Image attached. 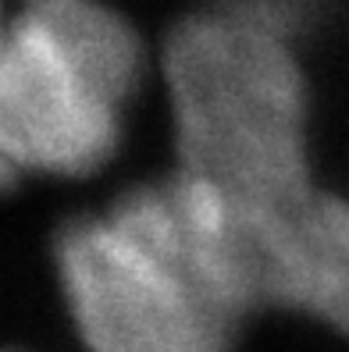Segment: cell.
Returning <instances> with one entry per match:
<instances>
[{
  "instance_id": "1",
  "label": "cell",
  "mask_w": 349,
  "mask_h": 352,
  "mask_svg": "<svg viewBox=\"0 0 349 352\" xmlns=\"http://www.w3.org/2000/svg\"><path fill=\"white\" fill-rule=\"evenodd\" d=\"M160 68L186 175L257 203L314 189L296 43L211 4L171 25Z\"/></svg>"
},
{
  "instance_id": "2",
  "label": "cell",
  "mask_w": 349,
  "mask_h": 352,
  "mask_svg": "<svg viewBox=\"0 0 349 352\" xmlns=\"http://www.w3.org/2000/svg\"><path fill=\"white\" fill-rule=\"evenodd\" d=\"M142 78L147 47L107 0H25L0 43V150L18 175H93Z\"/></svg>"
},
{
  "instance_id": "3",
  "label": "cell",
  "mask_w": 349,
  "mask_h": 352,
  "mask_svg": "<svg viewBox=\"0 0 349 352\" xmlns=\"http://www.w3.org/2000/svg\"><path fill=\"white\" fill-rule=\"evenodd\" d=\"M61 296L89 352H229L235 317L121 210L78 217L54 245Z\"/></svg>"
},
{
  "instance_id": "4",
  "label": "cell",
  "mask_w": 349,
  "mask_h": 352,
  "mask_svg": "<svg viewBox=\"0 0 349 352\" xmlns=\"http://www.w3.org/2000/svg\"><path fill=\"white\" fill-rule=\"evenodd\" d=\"M282 309L349 335V199L310 189L285 210Z\"/></svg>"
},
{
  "instance_id": "5",
  "label": "cell",
  "mask_w": 349,
  "mask_h": 352,
  "mask_svg": "<svg viewBox=\"0 0 349 352\" xmlns=\"http://www.w3.org/2000/svg\"><path fill=\"white\" fill-rule=\"evenodd\" d=\"M214 4L264 32L299 43L314 25H321L332 0H214Z\"/></svg>"
},
{
  "instance_id": "6",
  "label": "cell",
  "mask_w": 349,
  "mask_h": 352,
  "mask_svg": "<svg viewBox=\"0 0 349 352\" xmlns=\"http://www.w3.org/2000/svg\"><path fill=\"white\" fill-rule=\"evenodd\" d=\"M14 178H18L14 164L4 157V150H0V192H4V189H11V185H14Z\"/></svg>"
},
{
  "instance_id": "7",
  "label": "cell",
  "mask_w": 349,
  "mask_h": 352,
  "mask_svg": "<svg viewBox=\"0 0 349 352\" xmlns=\"http://www.w3.org/2000/svg\"><path fill=\"white\" fill-rule=\"evenodd\" d=\"M8 25H11V18L4 14V8H0V43H4V36H8Z\"/></svg>"
}]
</instances>
